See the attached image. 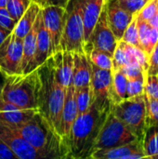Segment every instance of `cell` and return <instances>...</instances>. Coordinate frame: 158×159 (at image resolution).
Masks as SVG:
<instances>
[{"label":"cell","instance_id":"6da1fadb","mask_svg":"<svg viewBox=\"0 0 158 159\" xmlns=\"http://www.w3.org/2000/svg\"><path fill=\"white\" fill-rule=\"evenodd\" d=\"M28 142L46 159H73L67 142L37 112L30 120L7 126Z\"/></svg>","mask_w":158,"mask_h":159},{"label":"cell","instance_id":"7a4b0ae2","mask_svg":"<svg viewBox=\"0 0 158 159\" xmlns=\"http://www.w3.org/2000/svg\"><path fill=\"white\" fill-rule=\"evenodd\" d=\"M36 70L39 79L37 112L58 132L66 89L58 81L52 57H49Z\"/></svg>","mask_w":158,"mask_h":159},{"label":"cell","instance_id":"3957f363","mask_svg":"<svg viewBox=\"0 0 158 159\" xmlns=\"http://www.w3.org/2000/svg\"><path fill=\"white\" fill-rule=\"evenodd\" d=\"M108 114L109 112L99 111L92 103L86 113L76 117L67 140L73 159L90 158L95 142Z\"/></svg>","mask_w":158,"mask_h":159},{"label":"cell","instance_id":"277c9868","mask_svg":"<svg viewBox=\"0 0 158 159\" xmlns=\"http://www.w3.org/2000/svg\"><path fill=\"white\" fill-rule=\"evenodd\" d=\"M38 84L37 70L27 75H7L0 97L20 109H36Z\"/></svg>","mask_w":158,"mask_h":159},{"label":"cell","instance_id":"5b68a950","mask_svg":"<svg viewBox=\"0 0 158 159\" xmlns=\"http://www.w3.org/2000/svg\"><path fill=\"white\" fill-rule=\"evenodd\" d=\"M84 21L82 0H69L64 13V26L60 42V50L85 53Z\"/></svg>","mask_w":158,"mask_h":159},{"label":"cell","instance_id":"8992f818","mask_svg":"<svg viewBox=\"0 0 158 159\" xmlns=\"http://www.w3.org/2000/svg\"><path fill=\"white\" fill-rule=\"evenodd\" d=\"M113 114L137 137L142 140L146 129V104L144 93L125 99L111 106Z\"/></svg>","mask_w":158,"mask_h":159},{"label":"cell","instance_id":"52a82bcc","mask_svg":"<svg viewBox=\"0 0 158 159\" xmlns=\"http://www.w3.org/2000/svg\"><path fill=\"white\" fill-rule=\"evenodd\" d=\"M137 140V137L124 125V123L110 111L99 132L93 152L96 150L122 146Z\"/></svg>","mask_w":158,"mask_h":159},{"label":"cell","instance_id":"ba28073f","mask_svg":"<svg viewBox=\"0 0 158 159\" xmlns=\"http://www.w3.org/2000/svg\"><path fill=\"white\" fill-rule=\"evenodd\" d=\"M117 43L118 41L116 40L108 24L106 9L104 6L88 39L85 43V54H88L91 50L95 49L102 51L113 58Z\"/></svg>","mask_w":158,"mask_h":159},{"label":"cell","instance_id":"9c48e42d","mask_svg":"<svg viewBox=\"0 0 158 159\" xmlns=\"http://www.w3.org/2000/svg\"><path fill=\"white\" fill-rule=\"evenodd\" d=\"M90 62V61H89ZM91 78L90 86L93 93V103L101 112H110L112 106V71L96 67L90 62Z\"/></svg>","mask_w":158,"mask_h":159},{"label":"cell","instance_id":"30bf717a","mask_svg":"<svg viewBox=\"0 0 158 159\" xmlns=\"http://www.w3.org/2000/svg\"><path fill=\"white\" fill-rule=\"evenodd\" d=\"M23 39L11 32L0 45V70L7 75H21Z\"/></svg>","mask_w":158,"mask_h":159},{"label":"cell","instance_id":"8fae6325","mask_svg":"<svg viewBox=\"0 0 158 159\" xmlns=\"http://www.w3.org/2000/svg\"><path fill=\"white\" fill-rule=\"evenodd\" d=\"M42 20L50 39V55L60 51V42L64 26L65 8L49 6L41 7Z\"/></svg>","mask_w":158,"mask_h":159},{"label":"cell","instance_id":"7c38bea8","mask_svg":"<svg viewBox=\"0 0 158 159\" xmlns=\"http://www.w3.org/2000/svg\"><path fill=\"white\" fill-rule=\"evenodd\" d=\"M0 139L3 140L19 159H46L18 132L0 123Z\"/></svg>","mask_w":158,"mask_h":159},{"label":"cell","instance_id":"4fadbf2b","mask_svg":"<svg viewBox=\"0 0 158 159\" xmlns=\"http://www.w3.org/2000/svg\"><path fill=\"white\" fill-rule=\"evenodd\" d=\"M105 9L107 21L117 41H120L123 34L135 15H131L121 7L118 0H106Z\"/></svg>","mask_w":158,"mask_h":159},{"label":"cell","instance_id":"5bb4252c","mask_svg":"<svg viewBox=\"0 0 158 159\" xmlns=\"http://www.w3.org/2000/svg\"><path fill=\"white\" fill-rule=\"evenodd\" d=\"M78 116L76 102H75V88L73 84H71L65 92L64 102L61 114L60 125H59V134L62 137L66 142L68 140L71 129L73 127L74 122Z\"/></svg>","mask_w":158,"mask_h":159},{"label":"cell","instance_id":"9a60e30c","mask_svg":"<svg viewBox=\"0 0 158 159\" xmlns=\"http://www.w3.org/2000/svg\"><path fill=\"white\" fill-rule=\"evenodd\" d=\"M51 57L58 81L65 89H67V88L72 84L74 53L60 50L54 53Z\"/></svg>","mask_w":158,"mask_h":159},{"label":"cell","instance_id":"2e32d148","mask_svg":"<svg viewBox=\"0 0 158 159\" xmlns=\"http://www.w3.org/2000/svg\"><path fill=\"white\" fill-rule=\"evenodd\" d=\"M38 28L36 33V47H35V55L33 62V71L36 70L40 65H42L50 55V39L48 33L44 25L42 20L41 9L37 15Z\"/></svg>","mask_w":158,"mask_h":159},{"label":"cell","instance_id":"e0dca14e","mask_svg":"<svg viewBox=\"0 0 158 159\" xmlns=\"http://www.w3.org/2000/svg\"><path fill=\"white\" fill-rule=\"evenodd\" d=\"M106 0H82L85 43L88 39Z\"/></svg>","mask_w":158,"mask_h":159},{"label":"cell","instance_id":"ac0fdd59","mask_svg":"<svg viewBox=\"0 0 158 159\" xmlns=\"http://www.w3.org/2000/svg\"><path fill=\"white\" fill-rule=\"evenodd\" d=\"M91 67L85 53H74L72 84L75 89L90 85Z\"/></svg>","mask_w":158,"mask_h":159},{"label":"cell","instance_id":"d6986e66","mask_svg":"<svg viewBox=\"0 0 158 159\" xmlns=\"http://www.w3.org/2000/svg\"><path fill=\"white\" fill-rule=\"evenodd\" d=\"M38 28L37 17L34 24L29 33L23 37L22 47V61H21V75H27L33 72V62L35 55L36 47V33Z\"/></svg>","mask_w":158,"mask_h":159},{"label":"cell","instance_id":"ffe728a7","mask_svg":"<svg viewBox=\"0 0 158 159\" xmlns=\"http://www.w3.org/2000/svg\"><path fill=\"white\" fill-rule=\"evenodd\" d=\"M142 150V142L137 140L129 144H125L118 147L96 150L92 153L91 159H125L129 156Z\"/></svg>","mask_w":158,"mask_h":159},{"label":"cell","instance_id":"44dd1931","mask_svg":"<svg viewBox=\"0 0 158 159\" xmlns=\"http://www.w3.org/2000/svg\"><path fill=\"white\" fill-rule=\"evenodd\" d=\"M136 20L142 48L149 58L158 42V30L151 26L147 21L139 19L137 15Z\"/></svg>","mask_w":158,"mask_h":159},{"label":"cell","instance_id":"7402d4cb","mask_svg":"<svg viewBox=\"0 0 158 159\" xmlns=\"http://www.w3.org/2000/svg\"><path fill=\"white\" fill-rule=\"evenodd\" d=\"M41 7L36 3L31 1L30 6L28 7L26 11L23 13V15L20 17V19L18 20L12 32H14V34L18 37L23 39V37L29 33V31L32 29L33 25L34 24L36 17Z\"/></svg>","mask_w":158,"mask_h":159},{"label":"cell","instance_id":"603a6c76","mask_svg":"<svg viewBox=\"0 0 158 159\" xmlns=\"http://www.w3.org/2000/svg\"><path fill=\"white\" fill-rule=\"evenodd\" d=\"M112 75L113 79L111 89V101L113 105L127 99L128 78L121 70L112 71Z\"/></svg>","mask_w":158,"mask_h":159},{"label":"cell","instance_id":"cb8c5ba5","mask_svg":"<svg viewBox=\"0 0 158 159\" xmlns=\"http://www.w3.org/2000/svg\"><path fill=\"white\" fill-rule=\"evenodd\" d=\"M143 153L149 158L158 154V124L147 125L141 140Z\"/></svg>","mask_w":158,"mask_h":159},{"label":"cell","instance_id":"d4e9b609","mask_svg":"<svg viewBox=\"0 0 158 159\" xmlns=\"http://www.w3.org/2000/svg\"><path fill=\"white\" fill-rule=\"evenodd\" d=\"M36 113V109H19L0 112V123L7 126L21 124L30 120Z\"/></svg>","mask_w":158,"mask_h":159},{"label":"cell","instance_id":"484cf974","mask_svg":"<svg viewBox=\"0 0 158 159\" xmlns=\"http://www.w3.org/2000/svg\"><path fill=\"white\" fill-rule=\"evenodd\" d=\"M75 102L78 116L88 110L93 103V93L90 85L75 89Z\"/></svg>","mask_w":158,"mask_h":159},{"label":"cell","instance_id":"4316f807","mask_svg":"<svg viewBox=\"0 0 158 159\" xmlns=\"http://www.w3.org/2000/svg\"><path fill=\"white\" fill-rule=\"evenodd\" d=\"M88 61L95 65L96 67L103 70L112 71L113 68V58L108 54L100 51V50H91L88 54H86Z\"/></svg>","mask_w":158,"mask_h":159},{"label":"cell","instance_id":"83f0119b","mask_svg":"<svg viewBox=\"0 0 158 159\" xmlns=\"http://www.w3.org/2000/svg\"><path fill=\"white\" fill-rule=\"evenodd\" d=\"M122 41H124L125 43L133 46L135 48H142V45L140 42V38H139V33H138V28H137V20H136V15L134 16L133 20H131V22L129 24V26L127 27L123 37L121 39Z\"/></svg>","mask_w":158,"mask_h":159},{"label":"cell","instance_id":"f1b7e54d","mask_svg":"<svg viewBox=\"0 0 158 159\" xmlns=\"http://www.w3.org/2000/svg\"><path fill=\"white\" fill-rule=\"evenodd\" d=\"M31 4V0H7L6 8L10 16L18 22Z\"/></svg>","mask_w":158,"mask_h":159},{"label":"cell","instance_id":"f546056e","mask_svg":"<svg viewBox=\"0 0 158 159\" xmlns=\"http://www.w3.org/2000/svg\"><path fill=\"white\" fill-rule=\"evenodd\" d=\"M129 64V60L127 57L126 50L124 48V45L122 40L118 41L115 50L113 55V68L112 71H116L122 69L124 66Z\"/></svg>","mask_w":158,"mask_h":159},{"label":"cell","instance_id":"4dcf8cb0","mask_svg":"<svg viewBox=\"0 0 158 159\" xmlns=\"http://www.w3.org/2000/svg\"><path fill=\"white\" fill-rule=\"evenodd\" d=\"M146 104V126L151 124H158V99L151 98L145 95Z\"/></svg>","mask_w":158,"mask_h":159},{"label":"cell","instance_id":"1f68e13d","mask_svg":"<svg viewBox=\"0 0 158 159\" xmlns=\"http://www.w3.org/2000/svg\"><path fill=\"white\" fill-rule=\"evenodd\" d=\"M144 82L142 78L128 79L127 85V99L142 95L144 93Z\"/></svg>","mask_w":158,"mask_h":159},{"label":"cell","instance_id":"d6a6232c","mask_svg":"<svg viewBox=\"0 0 158 159\" xmlns=\"http://www.w3.org/2000/svg\"><path fill=\"white\" fill-rule=\"evenodd\" d=\"M149 0H118L119 5L123 9L131 15H136Z\"/></svg>","mask_w":158,"mask_h":159},{"label":"cell","instance_id":"836d02e7","mask_svg":"<svg viewBox=\"0 0 158 159\" xmlns=\"http://www.w3.org/2000/svg\"><path fill=\"white\" fill-rule=\"evenodd\" d=\"M158 7V0H149L146 5L136 14L139 19L149 21L155 15Z\"/></svg>","mask_w":158,"mask_h":159},{"label":"cell","instance_id":"e575fe53","mask_svg":"<svg viewBox=\"0 0 158 159\" xmlns=\"http://www.w3.org/2000/svg\"><path fill=\"white\" fill-rule=\"evenodd\" d=\"M128 79L142 78L145 80L147 75L143 72L142 67L139 64H128L120 69Z\"/></svg>","mask_w":158,"mask_h":159},{"label":"cell","instance_id":"d590c367","mask_svg":"<svg viewBox=\"0 0 158 159\" xmlns=\"http://www.w3.org/2000/svg\"><path fill=\"white\" fill-rule=\"evenodd\" d=\"M144 93L148 97L158 99V75L146 76L144 82Z\"/></svg>","mask_w":158,"mask_h":159},{"label":"cell","instance_id":"8d00e7d4","mask_svg":"<svg viewBox=\"0 0 158 159\" xmlns=\"http://www.w3.org/2000/svg\"><path fill=\"white\" fill-rule=\"evenodd\" d=\"M17 21L10 16L6 7H0V26L4 29L12 32L16 26Z\"/></svg>","mask_w":158,"mask_h":159},{"label":"cell","instance_id":"74e56055","mask_svg":"<svg viewBox=\"0 0 158 159\" xmlns=\"http://www.w3.org/2000/svg\"><path fill=\"white\" fill-rule=\"evenodd\" d=\"M31 1L36 3L40 7L55 6V7H60L62 8H65L69 2V0H31Z\"/></svg>","mask_w":158,"mask_h":159},{"label":"cell","instance_id":"f35d334b","mask_svg":"<svg viewBox=\"0 0 158 159\" xmlns=\"http://www.w3.org/2000/svg\"><path fill=\"white\" fill-rule=\"evenodd\" d=\"M0 159H19L8 145L0 139Z\"/></svg>","mask_w":158,"mask_h":159},{"label":"cell","instance_id":"ab89813d","mask_svg":"<svg viewBox=\"0 0 158 159\" xmlns=\"http://www.w3.org/2000/svg\"><path fill=\"white\" fill-rule=\"evenodd\" d=\"M125 159H149V157L145 156V154L143 153V150H140V151L129 156Z\"/></svg>","mask_w":158,"mask_h":159},{"label":"cell","instance_id":"60d3db41","mask_svg":"<svg viewBox=\"0 0 158 159\" xmlns=\"http://www.w3.org/2000/svg\"><path fill=\"white\" fill-rule=\"evenodd\" d=\"M148 23H149L151 26L156 28L158 30V7L156 11V13H155V15H154V17L148 21Z\"/></svg>","mask_w":158,"mask_h":159},{"label":"cell","instance_id":"b9f144b4","mask_svg":"<svg viewBox=\"0 0 158 159\" xmlns=\"http://www.w3.org/2000/svg\"><path fill=\"white\" fill-rule=\"evenodd\" d=\"M10 33H11V32L7 31V30H6V29H4L3 27L0 26V45H1L2 42L7 37V35H8Z\"/></svg>","mask_w":158,"mask_h":159},{"label":"cell","instance_id":"7bdbcfd3","mask_svg":"<svg viewBox=\"0 0 158 159\" xmlns=\"http://www.w3.org/2000/svg\"><path fill=\"white\" fill-rule=\"evenodd\" d=\"M6 78H7V75L0 70V96H1V92H2V89L6 81Z\"/></svg>","mask_w":158,"mask_h":159},{"label":"cell","instance_id":"ee69618b","mask_svg":"<svg viewBox=\"0 0 158 159\" xmlns=\"http://www.w3.org/2000/svg\"><path fill=\"white\" fill-rule=\"evenodd\" d=\"M7 0H0V7H6Z\"/></svg>","mask_w":158,"mask_h":159},{"label":"cell","instance_id":"f6af8a7d","mask_svg":"<svg viewBox=\"0 0 158 159\" xmlns=\"http://www.w3.org/2000/svg\"><path fill=\"white\" fill-rule=\"evenodd\" d=\"M149 159H158V154L156 155V156H154V157H150Z\"/></svg>","mask_w":158,"mask_h":159},{"label":"cell","instance_id":"bcb514c9","mask_svg":"<svg viewBox=\"0 0 158 159\" xmlns=\"http://www.w3.org/2000/svg\"><path fill=\"white\" fill-rule=\"evenodd\" d=\"M88 159H91V158H88Z\"/></svg>","mask_w":158,"mask_h":159}]
</instances>
